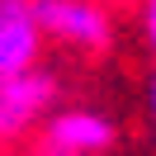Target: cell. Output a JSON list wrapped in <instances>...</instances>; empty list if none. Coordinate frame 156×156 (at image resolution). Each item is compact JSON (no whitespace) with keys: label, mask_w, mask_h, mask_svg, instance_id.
<instances>
[{"label":"cell","mask_w":156,"mask_h":156,"mask_svg":"<svg viewBox=\"0 0 156 156\" xmlns=\"http://www.w3.org/2000/svg\"><path fill=\"white\" fill-rule=\"evenodd\" d=\"M43 33L80 52H104L114 43V19L99 0H38Z\"/></svg>","instance_id":"cell-1"},{"label":"cell","mask_w":156,"mask_h":156,"mask_svg":"<svg viewBox=\"0 0 156 156\" xmlns=\"http://www.w3.org/2000/svg\"><path fill=\"white\" fill-rule=\"evenodd\" d=\"M52 99H57V80L48 71H19V76H0V133L5 147H14L29 128H43Z\"/></svg>","instance_id":"cell-2"},{"label":"cell","mask_w":156,"mask_h":156,"mask_svg":"<svg viewBox=\"0 0 156 156\" xmlns=\"http://www.w3.org/2000/svg\"><path fill=\"white\" fill-rule=\"evenodd\" d=\"M43 38L48 33L38 19V0H0V76L33 71Z\"/></svg>","instance_id":"cell-3"},{"label":"cell","mask_w":156,"mask_h":156,"mask_svg":"<svg viewBox=\"0 0 156 156\" xmlns=\"http://www.w3.org/2000/svg\"><path fill=\"white\" fill-rule=\"evenodd\" d=\"M38 137L66 147V151H80V156H95V151H109L118 142V128L109 123L104 114H90V109H52L43 118Z\"/></svg>","instance_id":"cell-4"},{"label":"cell","mask_w":156,"mask_h":156,"mask_svg":"<svg viewBox=\"0 0 156 156\" xmlns=\"http://www.w3.org/2000/svg\"><path fill=\"white\" fill-rule=\"evenodd\" d=\"M137 24H142V38H147V48L156 57V0H142L137 5Z\"/></svg>","instance_id":"cell-5"},{"label":"cell","mask_w":156,"mask_h":156,"mask_svg":"<svg viewBox=\"0 0 156 156\" xmlns=\"http://www.w3.org/2000/svg\"><path fill=\"white\" fill-rule=\"evenodd\" d=\"M29 156H80V151H66V147H57V142H48V137H38V142L29 147Z\"/></svg>","instance_id":"cell-6"},{"label":"cell","mask_w":156,"mask_h":156,"mask_svg":"<svg viewBox=\"0 0 156 156\" xmlns=\"http://www.w3.org/2000/svg\"><path fill=\"white\" fill-rule=\"evenodd\" d=\"M147 109H151V123H156V71H151V80H147Z\"/></svg>","instance_id":"cell-7"}]
</instances>
